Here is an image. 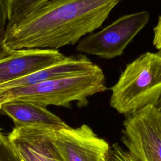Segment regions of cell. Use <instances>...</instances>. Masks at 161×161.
<instances>
[{"instance_id":"5","label":"cell","mask_w":161,"mask_h":161,"mask_svg":"<svg viewBox=\"0 0 161 161\" xmlns=\"http://www.w3.org/2000/svg\"><path fill=\"white\" fill-rule=\"evenodd\" d=\"M127 116L121 141L129 153L136 161H161V113L148 106Z\"/></svg>"},{"instance_id":"14","label":"cell","mask_w":161,"mask_h":161,"mask_svg":"<svg viewBox=\"0 0 161 161\" xmlns=\"http://www.w3.org/2000/svg\"><path fill=\"white\" fill-rule=\"evenodd\" d=\"M105 161H136L128 150L122 148L118 143L110 148L108 157Z\"/></svg>"},{"instance_id":"3","label":"cell","mask_w":161,"mask_h":161,"mask_svg":"<svg viewBox=\"0 0 161 161\" xmlns=\"http://www.w3.org/2000/svg\"><path fill=\"white\" fill-rule=\"evenodd\" d=\"M111 106L129 116L161 97V53L146 52L128 64L111 87Z\"/></svg>"},{"instance_id":"7","label":"cell","mask_w":161,"mask_h":161,"mask_svg":"<svg viewBox=\"0 0 161 161\" xmlns=\"http://www.w3.org/2000/svg\"><path fill=\"white\" fill-rule=\"evenodd\" d=\"M56 126H16L8 136L23 161H64L54 141L53 129Z\"/></svg>"},{"instance_id":"13","label":"cell","mask_w":161,"mask_h":161,"mask_svg":"<svg viewBox=\"0 0 161 161\" xmlns=\"http://www.w3.org/2000/svg\"><path fill=\"white\" fill-rule=\"evenodd\" d=\"M0 161H23L17 153L8 136L0 129Z\"/></svg>"},{"instance_id":"1","label":"cell","mask_w":161,"mask_h":161,"mask_svg":"<svg viewBox=\"0 0 161 161\" xmlns=\"http://www.w3.org/2000/svg\"><path fill=\"white\" fill-rule=\"evenodd\" d=\"M121 0H53L23 19L8 25L11 50L53 49L74 45L99 28Z\"/></svg>"},{"instance_id":"11","label":"cell","mask_w":161,"mask_h":161,"mask_svg":"<svg viewBox=\"0 0 161 161\" xmlns=\"http://www.w3.org/2000/svg\"><path fill=\"white\" fill-rule=\"evenodd\" d=\"M53 0H4L8 16V25L23 19L39 8Z\"/></svg>"},{"instance_id":"10","label":"cell","mask_w":161,"mask_h":161,"mask_svg":"<svg viewBox=\"0 0 161 161\" xmlns=\"http://www.w3.org/2000/svg\"><path fill=\"white\" fill-rule=\"evenodd\" d=\"M1 110L13 121L15 126L36 125L68 126L46 107L30 101L9 100L3 104Z\"/></svg>"},{"instance_id":"15","label":"cell","mask_w":161,"mask_h":161,"mask_svg":"<svg viewBox=\"0 0 161 161\" xmlns=\"http://www.w3.org/2000/svg\"><path fill=\"white\" fill-rule=\"evenodd\" d=\"M153 44L155 48L161 53V15L158 17V22L153 28Z\"/></svg>"},{"instance_id":"9","label":"cell","mask_w":161,"mask_h":161,"mask_svg":"<svg viewBox=\"0 0 161 161\" xmlns=\"http://www.w3.org/2000/svg\"><path fill=\"white\" fill-rule=\"evenodd\" d=\"M98 65L82 55L67 57L64 60L19 79L0 84V91L33 85L47 80L92 70Z\"/></svg>"},{"instance_id":"17","label":"cell","mask_w":161,"mask_h":161,"mask_svg":"<svg viewBox=\"0 0 161 161\" xmlns=\"http://www.w3.org/2000/svg\"><path fill=\"white\" fill-rule=\"evenodd\" d=\"M3 103H4V102L0 100V110H1V107H2V105H3Z\"/></svg>"},{"instance_id":"2","label":"cell","mask_w":161,"mask_h":161,"mask_svg":"<svg viewBox=\"0 0 161 161\" xmlns=\"http://www.w3.org/2000/svg\"><path fill=\"white\" fill-rule=\"evenodd\" d=\"M105 90V77L98 66L87 72L0 91V100L4 103L23 100L45 107L53 105L68 108L72 102L75 101L78 106L83 107L87 105L89 96Z\"/></svg>"},{"instance_id":"12","label":"cell","mask_w":161,"mask_h":161,"mask_svg":"<svg viewBox=\"0 0 161 161\" xmlns=\"http://www.w3.org/2000/svg\"><path fill=\"white\" fill-rule=\"evenodd\" d=\"M7 20V12L4 0H0V60L14 52L6 46L5 43Z\"/></svg>"},{"instance_id":"8","label":"cell","mask_w":161,"mask_h":161,"mask_svg":"<svg viewBox=\"0 0 161 161\" xmlns=\"http://www.w3.org/2000/svg\"><path fill=\"white\" fill-rule=\"evenodd\" d=\"M67 58L57 50L23 49L0 60V84L45 69Z\"/></svg>"},{"instance_id":"6","label":"cell","mask_w":161,"mask_h":161,"mask_svg":"<svg viewBox=\"0 0 161 161\" xmlns=\"http://www.w3.org/2000/svg\"><path fill=\"white\" fill-rule=\"evenodd\" d=\"M53 138L64 161H105L111 148L85 124L77 128L56 126Z\"/></svg>"},{"instance_id":"4","label":"cell","mask_w":161,"mask_h":161,"mask_svg":"<svg viewBox=\"0 0 161 161\" xmlns=\"http://www.w3.org/2000/svg\"><path fill=\"white\" fill-rule=\"evenodd\" d=\"M149 19L150 14L147 11L124 15L100 31L80 40L76 50L106 59L118 57L123 54Z\"/></svg>"},{"instance_id":"16","label":"cell","mask_w":161,"mask_h":161,"mask_svg":"<svg viewBox=\"0 0 161 161\" xmlns=\"http://www.w3.org/2000/svg\"><path fill=\"white\" fill-rule=\"evenodd\" d=\"M155 107L161 113V97L160 98L159 101L157 102V103L156 104Z\"/></svg>"}]
</instances>
